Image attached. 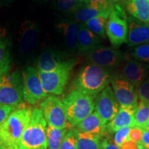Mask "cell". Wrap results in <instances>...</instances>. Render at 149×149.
Instances as JSON below:
<instances>
[{"label": "cell", "mask_w": 149, "mask_h": 149, "mask_svg": "<svg viewBox=\"0 0 149 149\" xmlns=\"http://www.w3.org/2000/svg\"><path fill=\"white\" fill-rule=\"evenodd\" d=\"M111 83L113 93L120 107H137L138 96L135 86L122 75H116L111 78Z\"/></svg>", "instance_id": "obj_12"}, {"label": "cell", "mask_w": 149, "mask_h": 149, "mask_svg": "<svg viewBox=\"0 0 149 149\" xmlns=\"http://www.w3.org/2000/svg\"><path fill=\"white\" fill-rule=\"evenodd\" d=\"M94 102L95 112L105 124H107L116 115L120 109V104L110 86L99 93Z\"/></svg>", "instance_id": "obj_10"}, {"label": "cell", "mask_w": 149, "mask_h": 149, "mask_svg": "<svg viewBox=\"0 0 149 149\" xmlns=\"http://www.w3.org/2000/svg\"><path fill=\"white\" fill-rule=\"evenodd\" d=\"M128 31L126 13L120 5L114 4L106 26V34L112 45L116 47L126 43Z\"/></svg>", "instance_id": "obj_6"}, {"label": "cell", "mask_w": 149, "mask_h": 149, "mask_svg": "<svg viewBox=\"0 0 149 149\" xmlns=\"http://www.w3.org/2000/svg\"><path fill=\"white\" fill-rule=\"evenodd\" d=\"M105 1H107V3H110V4L114 5V4H117V3L120 1V0H104Z\"/></svg>", "instance_id": "obj_39"}, {"label": "cell", "mask_w": 149, "mask_h": 149, "mask_svg": "<svg viewBox=\"0 0 149 149\" xmlns=\"http://www.w3.org/2000/svg\"><path fill=\"white\" fill-rule=\"evenodd\" d=\"M104 136L78 130L76 143L77 149H100Z\"/></svg>", "instance_id": "obj_24"}, {"label": "cell", "mask_w": 149, "mask_h": 149, "mask_svg": "<svg viewBox=\"0 0 149 149\" xmlns=\"http://www.w3.org/2000/svg\"><path fill=\"white\" fill-rule=\"evenodd\" d=\"M136 107H120L116 115L107 124V131L111 133H115L121 128L129 126L134 127V114Z\"/></svg>", "instance_id": "obj_19"}, {"label": "cell", "mask_w": 149, "mask_h": 149, "mask_svg": "<svg viewBox=\"0 0 149 149\" xmlns=\"http://www.w3.org/2000/svg\"><path fill=\"white\" fill-rule=\"evenodd\" d=\"M23 79L18 71L0 77V104L18 107L24 102Z\"/></svg>", "instance_id": "obj_5"}, {"label": "cell", "mask_w": 149, "mask_h": 149, "mask_svg": "<svg viewBox=\"0 0 149 149\" xmlns=\"http://www.w3.org/2000/svg\"><path fill=\"white\" fill-rule=\"evenodd\" d=\"M124 2L130 15L149 24V0H125Z\"/></svg>", "instance_id": "obj_22"}, {"label": "cell", "mask_w": 149, "mask_h": 149, "mask_svg": "<svg viewBox=\"0 0 149 149\" xmlns=\"http://www.w3.org/2000/svg\"><path fill=\"white\" fill-rule=\"evenodd\" d=\"M68 128H58L46 126V139L48 149H59Z\"/></svg>", "instance_id": "obj_25"}, {"label": "cell", "mask_w": 149, "mask_h": 149, "mask_svg": "<svg viewBox=\"0 0 149 149\" xmlns=\"http://www.w3.org/2000/svg\"><path fill=\"white\" fill-rule=\"evenodd\" d=\"M16 109V107L0 104V124Z\"/></svg>", "instance_id": "obj_34"}, {"label": "cell", "mask_w": 149, "mask_h": 149, "mask_svg": "<svg viewBox=\"0 0 149 149\" xmlns=\"http://www.w3.org/2000/svg\"><path fill=\"white\" fill-rule=\"evenodd\" d=\"M101 44L100 37L94 34L86 26L84 23L79 24L77 52L79 55H86L91 50Z\"/></svg>", "instance_id": "obj_18"}, {"label": "cell", "mask_w": 149, "mask_h": 149, "mask_svg": "<svg viewBox=\"0 0 149 149\" xmlns=\"http://www.w3.org/2000/svg\"><path fill=\"white\" fill-rule=\"evenodd\" d=\"M10 42L0 32V77L10 72L11 68Z\"/></svg>", "instance_id": "obj_23"}, {"label": "cell", "mask_w": 149, "mask_h": 149, "mask_svg": "<svg viewBox=\"0 0 149 149\" xmlns=\"http://www.w3.org/2000/svg\"><path fill=\"white\" fill-rule=\"evenodd\" d=\"M131 128L132 127H129V126H125V127L120 128L115 132L114 137H113V141L117 146L120 147L126 141H129L128 135H129V132Z\"/></svg>", "instance_id": "obj_31"}, {"label": "cell", "mask_w": 149, "mask_h": 149, "mask_svg": "<svg viewBox=\"0 0 149 149\" xmlns=\"http://www.w3.org/2000/svg\"><path fill=\"white\" fill-rule=\"evenodd\" d=\"M111 79L107 68L89 64L80 69L74 79L73 85L76 90L94 98L109 86Z\"/></svg>", "instance_id": "obj_2"}, {"label": "cell", "mask_w": 149, "mask_h": 149, "mask_svg": "<svg viewBox=\"0 0 149 149\" xmlns=\"http://www.w3.org/2000/svg\"><path fill=\"white\" fill-rule=\"evenodd\" d=\"M149 120V103L139 101L134 114V123L135 127L143 128Z\"/></svg>", "instance_id": "obj_26"}, {"label": "cell", "mask_w": 149, "mask_h": 149, "mask_svg": "<svg viewBox=\"0 0 149 149\" xmlns=\"http://www.w3.org/2000/svg\"><path fill=\"white\" fill-rule=\"evenodd\" d=\"M142 132L143 128L135 127V126L132 127L130 128L129 135H128L129 141H133L136 144H139L141 141V137H142Z\"/></svg>", "instance_id": "obj_33"}, {"label": "cell", "mask_w": 149, "mask_h": 149, "mask_svg": "<svg viewBox=\"0 0 149 149\" xmlns=\"http://www.w3.org/2000/svg\"><path fill=\"white\" fill-rule=\"evenodd\" d=\"M75 127L79 131L100 135H105L107 131V124H104L95 111L84 119Z\"/></svg>", "instance_id": "obj_21"}, {"label": "cell", "mask_w": 149, "mask_h": 149, "mask_svg": "<svg viewBox=\"0 0 149 149\" xmlns=\"http://www.w3.org/2000/svg\"><path fill=\"white\" fill-rule=\"evenodd\" d=\"M141 146L146 149H149V131L143 129L142 137H141L140 142L139 143Z\"/></svg>", "instance_id": "obj_36"}, {"label": "cell", "mask_w": 149, "mask_h": 149, "mask_svg": "<svg viewBox=\"0 0 149 149\" xmlns=\"http://www.w3.org/2000/svg\"><path fill=\"white\" fill-rule=\"evenodd\" d=\"M86 58L91 64L108 69L120 64L122 59V54L116 48L100 45L87 53Z\"/></svg>", "instance_id": "obj_13"}, {"label": "cell", "mask_w": 149, "mask_h": 149, "mask_svg": "<svg viewBox=\"0 0 149 149\" xmlns=\"http://www.w3.org/2000/svg\"><path fill=\"white\" fill-rule=\"evenodd\" d=\"M120 148V149H137L138 148V144H136L133 141H127L124 143Z\"/></svg>", "instance_id": "obj_37"}, {"label": "cell", "mask_w": 149, "mask_h": 149, "mask_svg": "<svg viewBox=\"0 0 149 149\" xmlns=\"http://www.w3.org/2000/svg\"><path fill=\"white\" fill-rule=\"evenodd\" d=\"M46 123L40 109H33L30 122L22 134L19 149H47Z\"/></svg>", "instance_id": "obj_3"}, {"label": "cell", "mask_w": 149, "mask_h": 149, "mask_svg": "<svg viewBox=\"0 0 149 149\" xmlns=\"http://www.w3.org/2000/svg\"><path fill=\"white\" fill-rule=\"evenodd\" d=\"M100 149H120V148L118 146H117L113 140L110 139L109 137L104 136L102 141Z\"/></svg>", "instance_id": "obj_35"}, {"label": "cell", "mask_w": 149, "mask_h": 149, "mask_svg": "<svg viewBox=\"0 0 149 149\" xmlns=\"http://www.w3.org/2000/svg\"><path fill=\"white\" fill-rule=\"evenodd\" d=\"M72 68L68 67L53 72L37 71L46 93L59 95L64 92Z\"/></svg>", "instance_id": "obj_9"}, {"label": "cell", "mask_w": 149, "mask_h": 149, "mask_svg": "<svg viewBox=\"0 0 149 149\" xmlns=\"http://www.w3.org/2000/svg\"><path fill=\"white\" fill-rule=\"evenodd\" d=\"M84 4L81 0H57V7L64 13H75Z\"/></svg>", "instance_id": "obj_28"}, {"label": "cell", "mask_w": 149, "mask_h": 149, "mask_svg": "<svg viewBox=\"0 0 149 149\" xmlns=\"http://www.w3.org/2000/svg\"><path fill=\"white\" fill-rule=\"evenodd\" d=\"M40 26L34 21L26 20L22 23L19 29V47L23 56H29L32 53L40 35Z\"/></svg>", "instance_id": "obj_14"}, {"label": "cell", "mask_w": 149, "mask_h": 149, "mask_svg": "<svg viewBox=\"0 0 149 149\" xmlns=\"http://www.w3.org/2000/svg\"><path fill=\"white\" fill-rule=\"evenodd\" d=\"M137 149H146V148H144V147H143L142 146H141L140 144H138V148H137Z\"/></svg>", "instance_id": "obj_41"}, {"label": "cell", "mask_w": 149, "mask_h": 149, "mask_svg": "<svg viewBox=\"0 0 149 149\" xmlns=\"http://www.w3.org/2000/svg\"><path fill=\"white\" fill-rule=\"evenodd\" d=\"M33 109L18 106L0 124V145L5 149H19L22 134L31 120Z\"/></svg>", "instance_id": "obj_1"}, {"label": "cell", "mask_w": 149, "mask_h": 149, "mask_svg": "<svg viewBox=\"0 0 149 149\" xmlns=\"http://www.w3.org/2000/svg\"><path fill=\"white\" fill-rule=\"evenodd\" d=\"M0 149H5V148H3V147L1 146V145H0Z\"/></svg>", "instance_id": "obj_42"}, {"label": "cell", "mask_w": 149, "mask_h": 149, "mask_svg": "<svg viewBox=\"0 0 149 149\" xmlns=\"http://www.w3.org/2000/svg\"><path fill=\"white\" fill-rule=\"evenodd\" d=\"M24 100L34 105L48 97L42 88L38 72L33 66H28L22 73Z\"/></svg>", "instance_id": "obj_8"}, {"label": "cell", "mask_w": 149, "mask_h": 149, "mask_svg": "<svg viewBox=\"0 0 149 149\" xmlns=\"http://www.w3.org/2000/svg\"><path fill=\"white\" fill-rule=\"evenodd\" d=\"M77 64L74 59H64V56L59 51L47 49L42 52L37 59L35 66L37 71L53 72L64 68H73Z\"/></svg>", "instance_id": "obj_11"}, {"label": "cell", "mask_w": 149, "mask_h": 149, "mask_svg": "<svg viewBox=\"0 0 149 149\" xmlns=\"http://www.w3.org/2000/svg\"><path fill=\"white\" fill-rule=\"evenodd\" d=\"M137 94L139 101L149 103V76L137 88Z\"/></svg>", "instance_id": "obj_32"}, {"label": "cell", "mask_w": 149, "mask_h": 149, "mask_svg": "<svg viewBox=\"0 0 149 149\" xmlns=\"http://www.w3.org/2000/svg\"><path fill=\"white\" fill-rule=\"evenodd\" d=\"M104 0H81L84 3H94L104 1Z\"/></svg>", "instance_id": "obj_38"}, {"label": "cell", "mask_w": 149, "mask_h": 149, "mask_svg": "<svg viewBox=\"0 0 149 149\" xmlns=\"http://www.w3.org/2000/svg\"><path fill=\"white\" fill-rule=\"evenodd\" d=\"M40 107L48 126L58 128H68L70 126L62 102L58 97L48 96L41 102Z\"/></svg>", "instance_id": "obj_7"}, {"label": "cell", "mask_w": 149, "mask_h": 149, "mask_svg": "<svg viewBox=\"0 0 149 149\" xmlns=\"http://www.w3.org/2000/svg\"><path fill=\"white\" fill-rule=\"evenodd\" d=\"M143 129H145V130H148V131H149V120L146 122V124L144 126V127H143Z\"/></svg>", "instance_id": "obj_40"}, {"label": "cell", "mask_w": 149, "mask_h": 149, "mask_svg": "<svg viewBox=\"0 0 149 149\" xmlns=\"http://www.w3.org/2000/svg\"><path fill=\"white\" fill-rule=\"evenodd\" d=\"M60 31L64 37L65 44L70 53L77 52V35L79 31V24L74 19H68L61 22L58 25Z\"/></svg>", "instance_id": "obj_20"}, {"label": "cell", "mask_w": 149, "mask_h": 149, "mask_svg": "<svg viewBox=\"0 0 149 149\" xmlns=\"http://www.w3.org/2000/svg\"><path fill=\"white\" fill-rule=\"evenodd\" d=\"M67 120L70 126H77L95 110L93 97L81 91L72 90L62 100Z\"/></svg>", "instance_id": "obj_4"}, {"label": "cell", "mask_w": 149, "mask_h": 149, "mask_svg": "<svg viewBox=\"0 0 149 149\" xmlns=\"http://www.w3.org/2000/svg\"><path fill=\"white\" fill-rule=\"evenodd\" d=\"M113 8V5L105 1L94 3H84L74 13V20L79 23H85L88 20L100 16L109 18Z\"/></svg>", "instance_id": "obj_15"}, {"label": "cell", "mask_w": 149, "mask_h": 149, "mask_svg": "<svg viewBox=\"0 0 149 149\" xmlns=\"http://www.w3.org/2000/svg\"><path fill=\"white\" fill-rule=\"evenodd\" d=\"M131 54L136 60L149 63V44L136 46L133 48Z\"/></svg>", "instance_id": "obj_30"}, {"label": "cell", "mask_w": 149, "mask_h": 149, "mask_svg": "<svg viewBox=\"0 0 149 149\" xmlns=\"http://www.w3.org/2000/svg\"><path fill=\"white\" fill-rule=\"evenodd\" d=\"M149 65L137 60H129L122 68V76L136 88L147 77Z\"/></svg>", "instance_id": "obj_17"}, {"label": "cell", "mask_w": 149, "mask_h": 149, "mask_svg": "<svg viewBox=\"0 0 149 149\" xmlns=\"http://www.w3.org/2000/svg\"><path fill=\"white\" fill-rule=\"evenodd\" d=\"M108 17L104 16L97 17L88 20L84 24L91 32L97 35L99 37L104 38L106 35V26H107Z\"/></svg>", "instance_id": "obj_27"}, {"label": "cell", "mask_w": 149, "mask_h": 149, "mask_svg": "<svg viewBox=\"0 0 149 149\" xmlns=\"http://www.w3.org/2000/svg\"><path fill=\"white\" fill-rule=\"evenodd\" d=\"M77 131L76 128H70L68 129L59 149H77L76 143Z\"/></svg>", "instance_id": "obj_29"}, {"label": "cell", "mask_w": 149, "mask_h": 149, "mask_svg": "<svg viewBox=\"0 0 149 149\" xmlns=\"http://www.w3.org/2000/svg\"><path fill=\"white\" fill-rule=\"evenodd\" d=\"M128 36L126 43L129 46L149 44V24L137 19L128 18Z\"/></svg>", "instance_id": "obj_16"}]
</instances>
